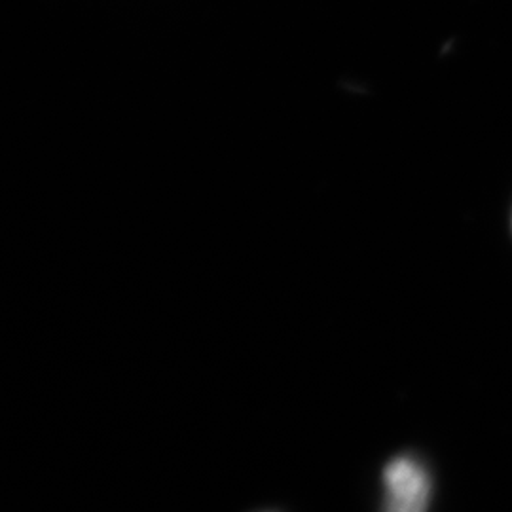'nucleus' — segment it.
<instances>
[{"label": "nucleus", "mask_w": 512, "mask_h": 512, "mask_svg": "<svg viewBox=\"0 0 512 512\" xmlns=\"http://www.w3.org/2000/svg\"><path fill=\"white\" fill-rule=\"evenodd\" d=\"M382 512H427L431 501V475L420 459L403 454L391 459L382 473Z\"/></svg>", "instance_id": "obj_1"}]
</instances>
